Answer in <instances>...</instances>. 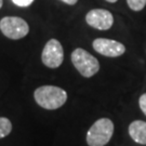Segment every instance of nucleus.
Instances as JSON below:
<instances>
[{
  "instance_id": "4",
  "label": "nucleus",
  "mask_w": 146,
  "mask_h": 146,
  "mask_svg": "<svg viewBox=\"0 0 146 146\" xmlns=\"http://www.w3.org/2000/svg\"><path fill=\"white\" fill-rule=\"evenodd\" d=\"M0 31L12 40L22 39L29 33L28 23L19 16H5L0 20Z\"/></svg>"
},
{
  "instance_id": "10",
  "label": "nucleus",
  "mask_w": 146,
  "mask_h": 146,
  "mask_svg": "<svg viewBox=\"0 0 146 146\" xmlns=\"http://www.w3.org/2000/svg\"><path fill=\"white\" fill-rule=\"evenodd\" d=\"M127 3L132 11H141L145 8L146 0H127Z\"/></svg>"
},
{
  "instance_id": "2",
  "label": "nucleus",
  "mask_w": 146,
  "mask_h": 146,
  "mask_svg": "<svg viewBox=\"0 0 146 146\" xmlns=\"http://www.w3.org/2000/svg\"><path fill=\"white\" fill-rule=\"evenodd\" d=\"M114 134V123L108 118L96 120L87 132L89 146H105Z\"/></svg>"
},
{
  "instance_id": "7",
  "label": "nucleus",
  "mask_w": 146,
  "mask_h": 146,
  "mask_svg": "<svg viewBox=\"0 0 146 146\" xmlns=\"http://www.w3.org/2000/svg\"><path fill=\"white\" fill-rule=\"evenodd\" d=\"M92 47L98 53L107 58H118L125 52V47L121 42L107 38L94 39Z\"/></svg>"
},
{
  "instance_id": "1",
  "label": "nucleus",
  "mask_w": 146,
  "mask_h": 146,
  "mask_svg": "<svg viewBox=\"0 0 146 146\" xmlns=\"http://www.w3.org/2000/svg\"><path fill=\"white\" fill-rule=\"evenodd\" d=\"M34 98L36 103L44 110H53L62 107L67 101V93L55 86H42L35 90Z\"/></svg>"
},
{
  "instance_id": "6",
  "label": "nucleus",
  "mask_w": 146,
  "mask_h": 146,
  "mask_svg": "<svg viewBox=\"0 0 146 146\" xmlns=\"http://www.w3.org/2000/svg\"><path fill=\"white\" fill-rule=\"evenodd\" d=\"M86 22L92 28L99 31H107L114 24V16L108 10L93 9L87 13Z\"/></svg>"
},
{
  "instance_id": "15",
  "label": "nucleus",
  "mask_w": 146,
  "mask_h": 146,
  "mask_svg": "<svg viewBox=\"0 0 146 146\" xmlns=\"http://www.w3.org/2000/svg\"><path fill=\"white\" fill-rule=\"evenodd\" d=\"M2 5H3V1H2V0H0V9L2 8Z\"/></svg>"
},
{
  "instance_id": "3",
  "label": "nucleus",
  "mask_w": 146,
  "mask_h": 146,
  "mask_svg": "<svg viewBox=\"0 0 146 146\" xmlns=\"http://www.w3.org/2000/svg\"><path fill=\"white\" fill-rule=\"evenodd\" d=\"M72 62L78 73L86 78L93 77L100 70V63L98 58L90 54L84 49L77 48L70 55Z\"/></svg>"
},
{
  "instance_id": "13",
  "label": "nucleus",
  "mask_w": 146,
  "mask_h": 146,
  "mask_svg": "<svg viewBox=\"0 0 146 146\" xmlns=\"http://www.w3.org/2000/svg\"><path fill=\"white\" fill-rule=\"evenodd\" d=\"M60 1H62V2H64V3H66L68 5H74L78 2V0H60Z\"/></svg>"
},
{
  "instance_id": "8",
  "label": "nucleus",
  "mask_w": 146,
  "mask_h": 146,
  "mask_svg": "<svg viewBox=\"0 0 146 146\" xmlns=\"http://www.w3.org/2000/svg\"><path fill=\"white\" fill-rule=\"evenodd\" d=\"M129 134L135 143L146 145V122L143 120H135L129 125Z\"/></svg>"
},
{
  "instance_id": "9",
  "label": "nucleus",
  "mask_w": 146,
  "mask_h": 146,
  "mask_svg": "<svg viewBox=\"0 0 146 146\" xmlns=\"http://www.w3.org/2000/svg\"><path fill=\"white\" fill-rule=\"evenodd\" d=\"M12 131V123L8 118L0 117V139L8 136Z\"/></svg>"
},
{
  "instance_id": "14",
  "label": "nucleus",
  "mask_w": 146,
  "mask_h": 146,
  "mask_svg": "<svg viewBox=\"0 0 146 146\" xmlns=\"http://www.w3.org/2000/svg\"><path fill=\"white\" fill-rule=\"evenodd\" d=\"M106 1H107V2H110V3H115L118 0H106Z\"/></svg>"
},
{
  "instance_id": "11",
  "label": "nucleus",
  "mask_w": 146,
  "mask_h": 146,
  "mask_svg": "<svg viewBox=\"0 0 146 146\" xmlns=\"http://www.w3.org/2000/svg\"><path fill=\"white\" fill-rule=\"evenodd\" d=\"M139 105H140V108L144 113V115L146 116V93L142 94L139 100Z\"/></svg>"
},
{
  "instance_id": "12",
  "label": "nucleus",
  "mask_w": 146,
  "mask_h": 146,
  "mask_svg": "<svg viewBox=\"0 0 146 146\" xmlns=\"http://www.w3.org/2000/svg\"><path fill=\"white\" fill-rule=\"evenodd\" d=\"M12 1L17 7H28L34 2V0H12Z\"/></svg>"
},
{
  "instance_id": "5",
  "label": "nucleus",
  "mask_w": 146,
  "mask_h": 146,
  "mask_svg": "<svg viewBox=\"0 0 146 146\" xmlns=\"http://www.w3.org/2000/svg\"><path fill=\"white\" fill-rule=\"evenodd\" d=\"M41 61L43 65L49 68H58L64 61V50L58 39H50L46 43L41 53Z\"/></svg>"
}]
</instances>
